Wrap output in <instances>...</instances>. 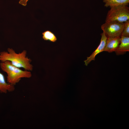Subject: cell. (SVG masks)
Wrapping results in <instances>:
<instances>
[{"mask_svg": "<svg viewBox=\"0 0 129 129\" xmlns=\"http://www.w3.org/2000/svg\"><path fill=\"white\" fill-rule=\"evenodd\" d=\"M27 51L25 50L17 53L13 49L9 48L7 51L0 52V61L1 62L10 61L17 67L31 71L33 70V66L31 64V59L27 56Z\"/></svg>", "mask_w": 129, "mask_h": 129, "instance_id": "obj_1", "label": "cell"}, {"mask_svg": "<svg viewBox=\"0 0 129 129\" xmlns=\"http://www.w3.org/2000/svg\"><path fill=\"white\" fill-rule=\"evenodd\" d=\"M129 20V8L127 5H120L110 7L108 11L105 22L112 21L121 22Z\"/></svg>", "mask_w": 129, "mask_h": 129, "instance_id": "obj_3", "label": "cell"}, {"mask_svg": "<svg viewBox=\"0 0 129 129\" xmlns=\"http://www.w3.org/2000/svg\"><path fill=\"white\" fill-rule=\"evenodd\" d=\"M105 3V7H108L120 5L128 6L129 4V0H102Z\"/></svg>", "mask_w": 129, "mask_h": 129, "instance_id": "obj_9", "label": "cell"}, {"mask_svg": "<svg viewBox=\"0 0 129 129\" xmlns=\"http://www.w3.org/2000/svg\"><path fill=\"white\" fill-rule=\"evenodd\" d=\"M28 0H20L19 3L24 6H26L27 5V2Z\"/></svg>", "mask_w": 129, "mask_h": 129, "instance_id": "obj_12", "label": "cell"}, {"mask_svg": "<svg viewBox=\"0 0 129 129\" xmlns=\"http://www.w3.org/2000/svg\"><path fill=\"white\" fill-rule=\"evenodd\" d=\"M121 36L129 37V20L124 22V27Z\"/></svg>", "mask_w": 129, "mask_h": 129, "instance_id": "obj_11", "label": "cell"}, {"mask_svg": "<svg viewBox=\"0 0 129 129\" xmlns=\"http://www.w3.org/2000/svg\"><path fill=\"white\" fill-rule=\"evenodd\" d=\"M101 38L100 42L97 49L93 52L92 54L87 59L85 60V64L87 66L92 60H94L96 56L99 53L103 51L106 46L107 37L104 32L101 34Z\"/></svg>", "mask_w": 129, "mask_h": 129, "instance_id": "obj_5", "label": "cell"}, {"mask_svg": "<svg viewBox=\"0 0 129 129\" xmlns=\"http://www.w3.org/2000/svg\"><path fill=\"white\" fill-rule=\"evenodd\" d=\"M0 67L1 70L7 74V82L14 86L22 78H30L32 76L31 71L23 70L13 65L9 61L1 62Z\"/></svg>", "mask_w": 129, "mask_h": 129, "instance_id": "obj_2", "label": "cell"}, {"mask_svg": "<svg viewBox=\"0 0 129 129\" xmlns=\"http://www.w3.org/2000/svg\"><path fill=\"white\" fill-rule=\"evenodd\" d=\"M43 38L45 40H48L53 42L57 40V38L54 33L51 31L47 30L42 33Z\"/></svg>", "mask_w": 129, "mask_h": 129, "instance_id": "obj_10", "label": "cell"}, {"mask_svg": "<svg viewBox=\"0 0 129 129\" xmlns=\"http://www.w3.org/2000/svg\"></svg>", "mask_w": 129, "mask_h": 129, "instance_id": "obj_13", "label": "cell"}, {"mask_svg": "<svg viewBox=\"0 0 129 129\" xmlns=\"http://www.w3.org/2000/svg\"><path fill=\"white\" fill-rule=\"evenodd\" d=\"M124 27V22L116 21L105 22L101 29L107 37L121 36Z\"/></svg>", "mask_w": 129, "mask_h": 129, "instance_id": "obj_4", "label": "cell"}, {"mask_svg": "<svg viewBox=\"0 0 129 129\" xmlns=\"http://www.w3.org/2000/svg\"><path fill=\"white\" fill-rule=\"evenodd\" d=\"M107 37L106 45L103 51L109 53L115 52L120 43V36Z\"/></svg>", "mask_w": 129, "mask_h": 129, "instance_id": "obj_6", "label": "cell"}, {"mask_svg": "<svg viewBox=\"0 0 129 129\" xmlns=\"http://www.w3.org/2000/svg\"><path fill=\"white\" fill-rule=\"evenodd\" d=\"M15 90V86L6 82L4 75L0 72V92L6 93L13 92Z\"/></svg>", "mask_w": 129, "mask_h": 129, "instance_id": "obj_8", "label": "cell"}, {"mask_svg": "<svg viewBox=\"0 0 129 129\" xmlns=\"http://www.w3.org/2000/svg\"><path fill=\"white\" fill-rule=\"evenodd\" d=\"M120 41L118 47L115 52L117 55L123 54L129 51V37L121 36Z\"/></svg>", "mask_w": 129, "mask_h": 129, "instance_id": "obj_7", "label": "cell"}]
</instances>
